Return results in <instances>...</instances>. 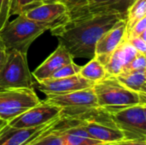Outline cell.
<instances>
[{"label":"cell","instance_id":"cell-33","mask_svg":"<svg viewBox=\"0 0 146 145\" xmlns=\"http://www.w3.org/2000/svg\"><path fill=\"white\" fill-rule=\"evenodd\" d=\"M3 122H4L3 121H0V126H1V125L3 124Z\"/></svg>","mask_w":146,"mask_h":145},{"label":"cell","instance_id":"cell-27","mask_svg":"<svg viewBox=\"0 0 146 145\" xmlns=\"http://www.w3.org/2000/svg\"><path fill=\"white\" fill-rule=\"evenodd\" d=\"M139 53L146 55V39L142 37H134L127 40Z\"/></svg>","mask_w":146,"mask_h":145},{"label":"cell","instance_id":"cell-10","mask_svg":"<svg viewBox=\"0 0 146 145\" xmlns=\"http://www.w3.org/2000/svg\"><path fill=\"white\" fill-rule=\"evenodd\" d=\"M59 119L33 128H15L6 123L0 130V145H27L54 127Z\"/></svg>","mask_w":146,"mask_h":145},{"label":"cell","instance_id":"cell-12","mask_svg":"<svg viewBox=\"0 0 146 145\" xmlns=\"http://www.w3.org/2000/svg\"><path fill=\"white\" fill-rule=\"evenodd\" d=\"M24 14L27 18L39 23L50 24L53 28L68 20V9L60 1L41 3Z\"/></svg>","mask_w":146,"mask_h":145},{"label":"cell","instance_id":"cell-6","mask_svg":"<svg viewBox=\"0 0 146 145\" xmlns=\"http://www.w3.org/2000/svg\"><path fill=\"white\" fill-rule=\"evenodd\" d=\"M45 102L60 107L62 116L75 117L100 108L92 87L63 95L47 96Z\"/></svg>","mask_w":146,"mask_h":145},{"label":"cell","instance_id":"cell-3","mask_svg":"<svg viewBox=\"0 0 146 145\" xmlns=\"http://www.w3.org/2000/svg\"><path fill=\"white\" fill-rule=\"evenodd\" d=\"M92 89L98 106L104 109L146 103V94L138 93L128 89L116 76L110 75L94 83Z\"/></svg>","mask_w":146,"mask_h":145},{"label":"cell","instance_id":"cell-5","mask_svg":"<svg viewBox=\"0 0 146 145\" xmlns=\"http://www.w3.org/2000/svg\"><path fill=\"white\" fill-rule=\"evenodd\" d=\"M33 78L27 54L8 51L6 62L0 71V89H34Z\"/></svg>","mask_w":146,"mask_h":145},{"label":"cell","instance_id":"cell-16","mask_svg":"<svg viewBox=\"0 0 146 145\" xmlns=\"http://www.w3.org/2000/svg\"><path fill=\"white\" fill-rule=\"evenodd\" d=\"M133 1L134 0H89L86 7L74 18L107 13H116L125 16L127 9Z\"/></svg>","mask_w":146,"mask_h":145},{"label":"cell","instance_id":"cell-11","mask_svg":"<svg viewBox=\"0 0 146 145\" xmlns=\"http://www.w3.org/2000/svg\"><path fill=\"white\" fill-rule=\"evenodd\" d=\"M56 129L61 135L64 145H105L106 143L91 138L80 126L76 118L60 117Z\"/></svg>","mask_w":146,"mask_h":145},{"label":"cell","instance_id":"cell-7","mask_svg":"<svg viewBox=\"0 0 146 145\" xmlns=\"http://www.w3.org/2000/svg\"><path fill=\"white\" fill-rule=\"evenodd\" d=\"M40 101L34 89H0V120L8 123Z\"/></svg>","mask_w":146,"mask_h":145},{"label":"cell","instance_id":"cell-25","mask_svg":"<svg viewBox=\"0 0 146 145\" xmlns=\"http://www.w3.org/2000/svg\"><path fill=\"white\" fill-rule=\"evenodd\" d=\"M124 71H146L145 55L138 54L137 56L123 68L122 72Z\"/></svg>","mask_w":146,"mask_h":145},{"label":"cell","instance_id":"cell-1","mask_svg":"<svg viewBox=\"0 0 146 145\" xmlns=\"http://www.w3.org/2000/svg\"><path fill=\"white\" fill-rule=\"evenodd\" d=\"M123 19L124 15L116 13L84 15L68 19L50 32L74 59H91L100 37Z\"/></svg>","mask_w":146,"mask_h":145},{"label":"cell","instance_id":"cell-30","mask_svg":"<svg viewBox=\"0 0 146 145\" xmlns=\"http://www.w3.org/2000/svg\"><path fill=\"white\" fill-rule=\"evenodd\" d=\"M59 0H41L42 3H53V2H58Z\"/></svg>","mask_w":146,"mask_h":145},{"label":"cell","instance_id":"cell-26","mask_svg":"<svg viewBox=\"0 0 146 145\" xmlns=\"http://www.w3.org/2000/svg\"><path fill=\"white\" fill-rule=\"evenodd\" d=\"M146 32V16L141 18L139 21H138L129 30V32L125 35L124 41L128 40L131 38L134 37H139L142 33Z\"/></svg>","mask_w":146,"mask_h":145},{"label":"cell","instance_id":"cell-22","mask_svg":"<svg viewBox=\"0 0 146 145\" xmlns=\"http://www.w3.org/2000/svg\"><path fill=\"white\" fill-rule=\"evenodd\" d=\"M80 68H81V66L77 65L74 62H70V63L62 67L61 68H59L54 73H52L49 79H60V78H67V77L77 75L80 73Z\"/></svg>","mask_w":146,"mask_h":145},{"label":"cell","instance_id":"cell-15","mask_svg":"<svg viewBox=\"0 0 146 145\" xmlns=\"http://www.w3.org/2000/svg\"><path fill=\"white\" fill-rule=\"evenodd\" d=\"M139 54L128 42L123 41L120 46L102 62L110 75L117 76L123 68Z\"/></svg>","mask_w":146,"mask_h":145},{"label":"cell","instance_id":"cell-9","mask_svg":"<svg viewBox=\"0 0 146 145\" xmlns=\"http://www.w3.org/2000/svg\"><path fill=\"white\" fill-rule=\"evenodd\" d=\"M93 83L84 79L80 74L60 79H48L43 81L34 82L33 88H36L47 96L63 95L73 91L91 88Z\"/></svg>","mask_w":146,"mask_h":145},{"label":"cell","instance_id":"cell-28","mask_svg":"<svg viewBox=\"0 0 146 145\" xmlns=\"http://www.w3.org/2000/svg\"><path fill=\"white\" fill-rule=\"evenodd\" d=\"M7 54L8 51L3 44V43L2 42V40L0 39V71L3 68L5 62H6V58H7Z\"/></svg>","mask_w":146,"mask_h":145},{"label":"cell","instance_id":"cell-8","mask_svg":"<svg viewBox=\"0 0 146 145\" xmlns=\"http://www.w3.org/2000/svg\"><path fill=\"white\" fill-rule=\"evenodd\" d=\"M62 109L50 103L40 101L37 105L26 110L20 115L8 122L15 128H33L48 124L61 117Z\"/></svg>","mask_w":146,"mask_h":145},{"label":"cell","instance_id":"cell-4","mask_svg":"<svg viewBox=\"0 0 146 145\" xmlns=\"http://www.w3.org/2000/svg\"><path fill=\"white\" fill-rule=\"evenodd\" d=\"M105 110L125 139H146V103Z\"/></svg>","mask_w":146,"mask_h":145},{"label":"cell","instance_id":"cell-18","mask_svg":"<svg viewBox=\"0 0 146 145\" xmlns=\"http://www.w3.org/2000/svg\"><path fill=\"white\" fill-rule=\"evenodd\" d=\"M79 74L93 84L110 76L103 63L95 56L80 68Z\"/></svg>","mask_w":146,"mask_h":145},{"label":"cell","instance_id":"cell-32","mask_svg":"<svg viewBox=\"0 0 146 145\" xmlns=\"http://www.w3.org/2000/svg\"><path fill=\"white\" fill-rule=\"evenodd\" d=\"M6 123H7L6 121H4V122H3V124H2V125H1V126H0V130H1V128H2V127H3V126H4V125L6 124Z\"/></svg>","mask_w":146,"mask_h":145},{"label":"cell","instance_id":"cell-21","mask_svg":"<svg viewBox=\"0 0 146 145\" xmlns=\"http://www.w3.org/2000/svg\"><path fill=\"white\" fill-rule=\"evenodd\" d=\"M41 0H13L11 7V15L25 13L28 9L41 4Z\"/></svg>","mask_w":146,"mask_h":145},{"label":"cell","instance_id":"cell-13","mask_svg":"<svg viewBox=\"0 0 146 145\" xmlns=\"http://www.w3.org/2000/svg\"><path fill=\"white\" fill-rule=\"evenodd\" d=\"M126 23L123 19L100 37L95 46L94 56L104 62L124 41Z\"/></svg>","mask_w":146,"mask_h":145},{"label":"cell","instance_id":"cell-31","mask_svg":"<svg viewBox=\"0 0 146 145\" xmlns=\"http://www.w3.org/2000/svg\"><path fill=\"white\" fill-rule=\"evenodd\" d=\"M105 145H121L119 143H111V144H107Z\"/></svg>","mask_w":146,"mask_h":145},{"label":"cell","instance_id":"cell-14","mask_svg":"<svg viewBox=\"0 0 146 145\" xmlns=\"http://www.w3.org/2000/svg\"><path fill=\"white\" fill-rule=\"evenodd\" d=\"M73 62L74 58L72 56L62 44H59L56 49L47 57V59L32 73V75L36 81H43L49 79L52 73L62 67Z\"/></svg>","mask_w":146,"mask_h":145},{"label":"cell","instance_id":"cell-2","mask_svg":"<svg viewBox=\"0 0 146 145\" xmlns=\"http://www.w3.org/2000/svg\"><path fill=\"white\" fill-rule=\"evenodd\" d=\"M52 28L53 26L33 21L22 13L12 21H9L0 31V39L7 51L16 50L27 54L33 42L41 34Z\"/></svg>","mask_w":146,"mask_h":145},{"label":"cell","instance_id":"cell-20","mask_svg":"<svg viewBox=\"0 0 146 145\" xmlns=\"http://www.w3.org/2000/svg\"><path fill=\"white\" fill-rule=\"evenodd\" d=\"M56 125L50 130L44 132L27 145H64L62 138L56 129Z\"/></svg>","mask_w":146,"mask_h":145},{"label":"cell","instance_id":"cell-19","mask_svg":"<svg viewBox=\"0 0 146 145\" xmlns=\"http://www.w3.org/2000/svg\"><path fill=\"white\" fill-rule=\"evenodd\" d=\"M145 16H146V0H134L127 9L125 15V35L138 21Z\"/></svg>","mask_w":146,"mask_h":145},{"label":"cell","instance_id":"cell-34","mask_svg":"<svg viewBox=\"0 0 146 145\" xmlns=\"http://www.w3.org/2000/svg\"><path fill=\"white\" fill-rule=\"evenodd\" d=\"M0 121H1V120H0Z\"/></svg>","mask_w":146,"mask_h":145},{"label":"cell","instance_id":"cell-23","mask_svg":"<svg viewBox=\"0 0 146 145\" xmlns=\"http://www.w3.org/2000/svg\"><path fill=\"white\" fill-rule=\"evenodd\" d=\"M68 9V19L75 17L87 4L89 0H59Z\"/></svg>","mask_w":146,"mask_h":145},{"label":"cell","instance_id":"cell-17","mask_svg":"<svg viewBox=\"0 0 146 145\" xmlns=\"http://www.w3.org/2000/svg\"><path fill=\"white\" fill-rule=\"evenodd\" d=\"M116 78L128 89L146 94V71H124Z\"/></svg>","mask_w":146,"mask_h":145},{"label":"cell","instance_id":"cell-24","mask_svg":"<svg viewBox=\"0 0 146 145\" xmlns=\"http://www.w3.org/2000/svg\"><path fill=\"white\" fill-rule=\"evenodd\" d=\"M12 2L13 0H0V31L9 21Z\"/></svg>","mask_w":146,"mask_h":145},{"label":"cell","instance_id":"cell-29","mask_svg":"<svg viewBox=\"0 0 146 145\" xmlns=\"http://www.w3.org/2000/svg\"><path fill=\"white\" fill-rule=\"evenodd\" d=\"M119 144L121 145H146V139H124Z\"/></svg>","mask_w":146,"mask_h":145}]
</instances>
